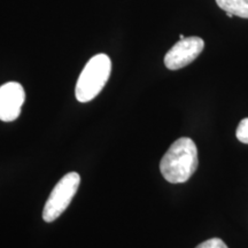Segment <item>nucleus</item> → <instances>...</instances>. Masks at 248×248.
I'll return each instance as SVG.
<instances>
[{
	"label": "nucleus",
	"instance_id": "20e7f679",
	"mask_svg": "<svg viewBox=\"0 0 248 248\" xmlns=\"http://www.w3.org/2000/svg\"><path fill=\"white\" fill-rule=\"evenodd\" d=\"M204 42L200 37H186L167 52L164 64L170 70H178L193 62L203 51Z\"/></svg>",
	"mask_w": 248,
	"mask_h": 248
},
{
	"label": "nucleus",
	"instance_id": "7ed1b4c3",
	"mask_svg": "<svg viewBox=\"0 0 248 248\" xmlns=\"http://www.w3.org/2000/svg\"><path fill=\"white\" fill-rule=\"evenodd\" d=\"M79 184L80 176L77 172L67 173L58 182L53 191L49 194L44 210H43V219L45 222H54L61 216V214H63L73 198L75 197Z\"/></svg>",
	"mask_w": 248,
	"mask_h": 248
},
{
	"label": "nucleus",
	"instance_id": "f257e3e1",
	"mask_svg": "<svg viewBox=\"0 0 248 248\" xmlns=\"http://www.w3.org/2000/svg\"><path fill=\"white\" fill-rule=\"evenodd\" d=\"M198 148L190 138L176 140L160 162V171L167 182L181 184L187 182L198 168Z\"/></svg>",
	"mask_w": 248,
	"mask_h": 248
},
{
	"label": "nucleus",
	"instance_id": "f03ea898",
	"mask_svg": "<svg viewBox=\"0 0 248 248\" xmlns=\"http://www.w3.org/2000/svg\"><path fill=\"white\" fill-rule=\"evenodd\" d=\"M111 71V61L106 54H97L90 59L77 79L75 95L79 102L94 99L108 82Z\"/></svg>",
	"mask_w": 248,
	"mask_h": 248
},
{
	"label": "nucleus",
	"instance_id": "6e6552de",
	"mask_svg": "<svg viewBox=\"0 0 248 248\" xmlns=\"http://www.w3.org/2000/svg\"><path fill=\"white\" fill-rule=\"evenodd\" d=\"M195 248H229L226 246V244L219 238H212V239H208L200 245H198Z\"/></svg>",
	"mask_w": 248,
	"mask_h": 248
},
{
	"label": "nucleus",
	"instance_id": "39448f33",
	"mask_svg": "<svg viewBox=\"0 0 248 248\" xmlns=\"http://www.w3.org/2000/svg\"><path fill=\"white\" fill-rule=\"evenodd\" d=\"M26 100L23 86L17 82H8L0 86V120L12 122L20 116Z\"/></svg>",
	"mask_w": 248,
	"mask_h": 248
},
{
	"label": "nucleus",
	"instance_id": "0eeeda50",
	"mask_svg": "<svg viewBox=\"0 0 248 248\" xmlns=\"http://www.w3.org/2000/svg\"><path fill=\"white\" fill-rule=\"evenodd\" d=\"M235 136L239 141L248 144V117L240 121L237 131H235Z\"/></svg>",
	"mask_w": 248,
	"mask_h": 248
},
{
	"label": "nucleus",
	"instance_id": "423d86ee",
	"mask_svg": "<svg viewBox=\"0 0 248 248\" xmlns=\"http://www.w3.org/2000/svg\"><path fill=\"white\" fill-rule=\"evenodd\" d=\"M216 4L226 13L248 18V0H216Z\"/></svg>",
	"mask_w": 248,
	"mask_h": 248
}]
</instances>
